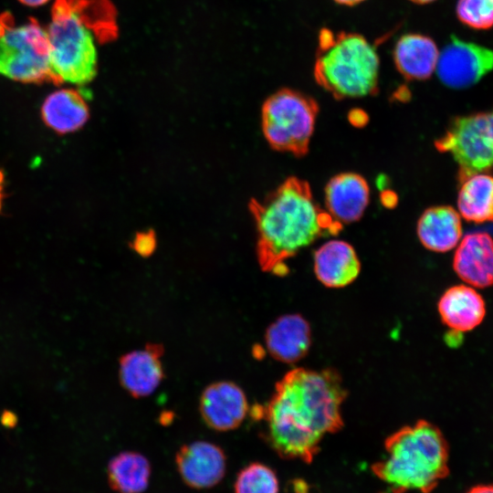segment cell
I'll list each match as a JSON object with an SVG mask.
<instances>
[{
	"label": "cell",
	"mask_w": 493,
	"mask_h": 493,
	"mask_svg": "<svg viewBox=\"0 0 493 493\" xmlns=\"http://www.w3.org/2000/svg\"><path fill=\"white\" fill-rule=\"evenodd\" d=\"M346 396L341 377L333 369L288 371L260 409L268 444L282 458L310 463L324 436L342 428Z\"/></svg>",
	"instance_id": "6da1fadb"
},
{
	"label": "cell",
	"mask_w": 493,
	"mask_h": 493,
	"mask_svg": "<svg viewBox=\"0 0 493 493\" xmlns=\"http://www.w3.org/2000/svg\"><path fill=\"white\" fill-rule=\"evenodd\" d=\"M249 210L257 232V255L263 271L288 273L286 262L318 238L337 234L342 225L316 203L308 182L287 178L263 200L252 199Z\"/></svg>",
	"instance_id": "7a4b0ae2"
},
{
	"label": "cell",
	"mask_w": 493,
	"mask_h": 493,
	"mask_svg": "<svg viewBox=\"0 0 493 493\" xmlns=\"http://www.w3.org/2000/svg\"><path fill=\"white\" fill-rule=\"evenodd\" d=\"M110 29L105 0H55L46 28L57 85L90 82L98 70L97 41Z\"/></svg>",
	"instance_id": "3957f363"
},
{
	"label": "cell",
	"mask_w": 493,
	"mask_h": 493,
	"mask_svg": "<svg viewBox=\"0 0 493 493\" xmlns=\"http://www.w3.org/2000/svg\"><path fill=\"white\" fill-rule=\"evenodd\" d=\"M385 456L372 467L392 493H431L449 474V446L441 430L421 419L390 435Z\"/></svg>",
	"instance_id": "277c9868"
},
{
	"label": "cell",
	"mask_w": 493,
	"mask_h": 493,
	"mask_svg": "<svg viewBox=\"0 0 493 493\" xmlns=\"http://www.w3.org/2000/svg\"><path fill=\"white\" fill-rule=\"evenodd\" d=\"M380 59L375 47L358 33L340 32L318 48L313 75L336 100L362 98L378 91Z\"/></svg>",
	"instance_id": "5b68a950"
},
{
	"label": "cell",
	"mask_w": 493,
	"mask_h": 493,
	"mask_svg": "<svg viewBox=\"0 0 493 493\" xmlns=\"http://www.w3.org/2000/svg\"><path fill=\"white\" fill-rule=\"evenodd\" d=\"M0 75L22 83L57 85L47 30L37 19L18 24L10 12L0 14Z\"/></svg>",
	"instance_id": "8992f818"
},
{
	"label": "cell",
	"mask_w": 493,
	"mask_h": 493,
	"mask_svg": "<svg viewBox=\"0 0 493 493\" xmlns=\"http://www.w3.org/2000/svg\"><path fill=\"white\" fill-rule=\"evenodd\" d=\"M318 112L319 105L311 97L281 89L262 106L264 137L274 150L301 157L309 152Z\"/></svg>",
	"instance_id": "52a82bcc"
},
{
	"label": "cell",
	"mask_w": 493,
	"mask_h": 493,
	"mask_svg": "<svg viewBox=\"0 0 493 493\" xmlns=\"http://www.w3.org/2000/svg\"><path fill=\"white\" fill-rule=\"evenodd\" d=\"M441 152H449L458 163L459 182L493 167V142L488 112L455 118L435 142Z\"/></svg>",
	"instance_id": "ba28073f"
},
{
	"label": "cell",
	"mask_w": 493,
	"mask_h": 493,
	"mask_svg": "<svg viewBox=\"0 0 493 493\" xmlns=\"http://www.w3.org/2000/svg\"><path fill=\"white\" fill-rule=\"evenodd\" d=\"M493 69V50L456 37L439 51L436 72L453 89L468 88Z\"/></svg>",
	"instance_id": "9c48e42d"
},
{
	"label": "cell",
	"mask_w": 493,
	"mask_h": 493,
	"mask_svg": "<svg viewBox=\"0 0 493 493\" xmlns=\"http://www.w3.org/2000/svg\"><path fill=\"white\" fill-rule=\"evenodd\" d=\"M199 408L205 423L216 431L236 429L248 412L243 390L227 381L208 385L202 393Z\"/></svg>",
	"instance_id": "30bf717a"
},
{
	"label": "cell",
	"mask_w": 493,
	"mask_h": 493,
	"mask_svg": "<svg viewBox=\"0 0 493 493\" xmlns=\"http://www.w3.org/2000/svg\"><path fill=\"white\" fill-rule=\"evenodd\" d=\"M175 462L178 472L189 487L208 488L218 484L226 473V456L221 447L205 441L183 446Z\"/></svg>",
	"instance_id": "8fae6325"
},
{
	"label": "cell",
	"mask_w": 493,
	"mask_h": 493,
	"mask_svg": "<svg viewBox=\"0 0 493 493\" xmlns=\"http://www.w3.org/2000/svg\"><path fill=\"white\" fill-rule=\"evenodd\" d=\"M163 347L148 343L143 349L123 355L120 360L119 378L122 387L133 397L152 394L163 379Z\"/></svg>",
	"instance_id": "7c38bea8"
},
{
	"label": "cell",
	"mask_w": 493,
	"mask_h": 493,
	"mask_svg": "<svg viewBox=\"0 0 493 493\" xmlns=\"http://www.w3.org/2000/svg\"><path fill=\"white\" fill-rule=\"evenodd\" d=\"M369 199L368 183L358 173L337 174L325 187L326 211L341 225L361 219L368 206Z\"/></svg>",
	"instance_id": "4fadbf2b"
},
{
	"label": "cell",
	"mask_w": 493,
	"mask_h": 493,
	"mask_svg": "<svg viewBox=\"0 0 493 493\" xmlns=\"http://www.w3.org/2000/svg\"><path fill=\"white\" fill-rule=\"evenodd\" d=\"M456 275L473 288L493 286V239L487 233L464 236L453 259Z\"/></svg>",
	"instance_id": "5bb4252c"
},
{
	"label": "cell",
	"mask_w": 493,
	"mask_h": 493,
	"mask_svg": "<svg viewBox=\"0 0 493 493\" xmlns=\"http://www.w3.org/2000/svg\"><path fill=\"white\" fill-rule=\"evenodd\" d=\"M265 341L269 354L274 359L286 363L297 362L309 350L310 326L301 315H283L268 326Z\"/></svg>",
	"instance_id": "9a60e30c"
},
{
	"label": "cell",
	"mask_w": 493,
	"mask_h": 493,
	"mask_svg": "<svg viewBox=\"0 0 493 493\" xmlns=\"http://www.w3.org/2000/svg\"><path fill=\"white\" fill-rule=\"evenodd\" d=\"M361 271L360 259L349 243L330 240L314 254V273L327 288H340L351 284Z\"/></svg>",
	"instance_id": "2e32d148"
},
{
	"label": "cell",
	"mask_w": 493,
	"mask_h": 493,
	"mask_svg": "<svg viewBox=\"0 0 493 493\" xmlns=\"http://www.w3.org/2000/svg\"><path fill=\"white\" fill-rule=\"evenodd\" d=\"M437 309L442 322L456 332L474 330L486 316L483 297L467 285L448 288L440 297Z\"/></svg>",
	"instance_id": "e0dca14e"
},
{
	"label": "cell",
	"mask_w": 493,
	"mask_h": 493,
	"mask_svg": "<svg viewBox=\"0 0 493 493\" xmlns=\"http://www.w3.org/2000/svg\"><path fill=\"white\" fill-rule=\"evenodd\" d=\"M439 50L429 37L409 33L403 35L393 49V61L399 73L408 80H424L435 70Z\"/></svg>",
	"instance_id": "ac0fdd59"
},
{
	"label": "cell",
	"mask_w": 493,
	"mask_h": 493,
	"mask_svg": "<svg viewBox=\"0 0 493 493\" xmlns=\"http://www.w3.org/2000/svg\"><path fill=\"white\" fill-rule=\"evenodd\" d=\"M44 123L58 134L82 128L89 117V106L79 90L60 89L50 93L41 106Z\"/></svg>",
	"instance_id": "d6986e66"
},
{
	"label": "cell",
	"mask_w": 493,
	"mask_h": 493,
	"mask_svg": "<svg viewBox=\"0 0 493 493\" xmlns=\"http://www.w3.org/2000/svg\"><path fill=\"white\" fill-rule=\"evenodd\" d=\"M417 236L422 245L431 251L451 250L462 236L459 214L447 205L425 210L417 222Z\"/></svg>",
	"instance_id": "ffe728a7"
},
{
	"label": "cell",
	"mask_w": 493,
	"mask_h": 493,
	"mask_svg": "<svg viewBox=\"0 0 493 493\" xmlns=\"http://www.w3.org/2000/svg\"><path fill=\"white\" fill-rule=\"evenodd\" d=\"M460 183L457 207L461 215L470 222H493V176L477 173Z\"/></svg>",
	"instance_id": "44dd1931"
},
{
	"label": "cell",
	"mask_w": 493,
	"mask_h": 493,
	"mask_svg": "<svg viewBox=\"0 0 493 493\" xmlns=\"http://www.w3.org/2000/svg\"><path fill=\"white\" fill-rule=\"evenodd\" d=\"M151 466L140 453L122 452L108 466L110 486L119 493H142L149 485Z\"/></svg>",
	"instance_id": "7402d4cb"
},
{
	"label": "cell",
	"mask_w": 493,
	"mask_h": 493,
	"mask_svg": "<svg viewBox=\"0 0 493 493\" xmlns=\"http://www.w3.org/2000/svg\"><path fill=\"white\" fill-rule=\"evenodd\" d=\"M234 489L235 493H278V479L269 467L252 463L238 473Z\"/></svg>",
	"instance_id": "603a6c76"
},
{
	"label": "cell",
	"mask_w": 493,
	"mask_h": 493,
	"mask_svg": "<svg viewBox=\"0 0 493 493\" xmlns=\"http://www.w3.org/2000/svg\"><path fill=\"white\" fill-rule=\"evenodd\" d=\"M456 14L468 27L485 30L493 26V0H458Z\"/></svg>",
	"instance_id": "cb8c5ba5"
},
{
	"label": "cell",
	"mask_w": 493,
	"mask_h": 493,
	"mask_svg": "<svg viewBox=\"0 0 493 493\" xmlns=\"http://www.w3.org/2000/svg\"><path fill=\"white\" fill-rule=\"evenodd\" d=\"M154 246L155 239L152 233H141L136 236L133 241L134 250L142 256H148L152 254Z\"/></svg>",
	"instance_id": "d4e9b609"
},
{
	"label": "cell",
	"mask_w": 493,
	"mask_h": 493,
	"mask_svg": "<svg viewBox=\"0 0 493 493\" xmlns=\"http://www.w3.org/2000/svg\"><path fill=\"white\" fill-rule=\"evenodd\" d=\"M467 493H493V485L485 484V485H477L469 488Z\"/></svg>",
	"instance_id": "484cf974"
},
{
	"label": "cell",
	"mask_w": 493,
	"mask_h": 493,
	"mask_svg": "<svg viewBox=\"0 0 493 493\" xmlns=\"http://www.w3.org/2000/svg\"><path fill=\"white\" fill-rule=\"evenodd\" d=\"M18 1L26 6L37 7V6H41L47 4L50 0H18Z\"/></svg>",
	"instance_id": "4316f807"
},
{
	"label": "cell",
	"mask_w": 493,
	"mask_h": 493,
	"mask_svg": "<svg viewBox=\"0 0 493 493\" xmlns=\"http://www.w3.org/2000/svg\"><path fill=\"white\" fill-rule=\"evenodd\" d=\"M334 1L339 5L352 6V5H356L363 2L364 0H334Z\"/></svg>",
	"instance_id": "83f0119b"
},
{
	"label": "cell",
	"mask_w": 493,
	"mask_h": 493,
	"mask_svg": "<svg viewBox=\"0 0 493 493\" xmlns=\"http://www.w3.org/2000/svg\"><path fill=\"white\" fill-rule=\"evenodd\" d=\"M488 128H489L490 136L493 142V110L488 112Z\"/></svg>",
	"instance_id": "f1b7e54d"
},
{
	"label": "cell",
	"mask_w": 493,
	"mask_h": 493,
	"mask_svg": "<svg viewBox=\"0 0 493 493\" xmlns=\"http://www.w3.org/2000/svg\"><path fill=\"white\" fill-rule=\"evenodd\" d=\"M410 1L418 5H425V4H430L435 0H410Z\"/></svg>",
	"instance_id": "f546056e"
},
{
	"label": "cell",
	"mask_w": 493,
	"mask_h": 493,
	"mask_svg": "<svg viewBox=\"0 0 493 493\" xmlns=\"http://www.w3.org/2000/svg\"><path fill=\"white\" fill-rule=\"evenodd\" d=\"M2 199H3V194H2V188L0 187V211L2 208Z\"/></svg>",
	"instance_id": "4dcf8cb0"
}]
</instances>
